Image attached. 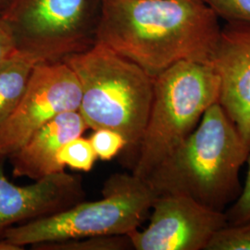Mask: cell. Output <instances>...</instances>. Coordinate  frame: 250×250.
<instances>
[{
    "instance_id": "cell-10",
    "label": "cell",
    "mask_w": 250,
    "mask_h": 250,
    "mask_svg": "<svg viewBox=\"0 0 250 250\" xmlns=\"http://www.w3.org/2000/svg\"><path fill=\"white\" fill-rule=\"evenodd\" d=\"M211 64L220 79L218 103L250 149V23L222 28Z\"/></svg>"
},
{
    "instance_id": "cell-20",
    "label": "cell",
    "mask_w": 250,
    "mask_h": 250,
    "mask_svg": "<svg viewBox=\"0 0 250 250\" xmlns=\"http://www.w3.org/2000/svg\"><path fill=\"white\" fill-rule=\"evenodd\" d=\"M9 2L10 0H0V12L8 6Z\"/></svg>"
},
{
    "instance_id": "cell-4",
    "label": "cell",
    "mask_w": 250,
    "mask_h": 250,
    "mask_svg": "<svg viewBox=\"0 0 250 250\" xmlns=\"http://www.w3.org/2000/svg\"><path fill=\"white\" fill-rule=\"evenodd\" d=\"M220 79L211 62L182 61L154 77L147 122L132 173L146 180L218 102Z\"/></svg>"
},
{
    "instance_id": "cell-15",
    "label": "cell",
    "mask_w": 250,
    "mask_h": 250,
    "mask_svg": "<svg viewBox=\"0 0 250 250\" xmlns=\"http://www.w3.org/2000/svg\"><path fill=\"white\" fill-rule=\"evenodd\" d=\"M206 250H250V221L226 224L215 233Z\"/></svg>"
},
{
    "instance_id": "cell-9",
    "label": "cell",
    "mask_w": 250,
    "mask_h": 250,
    "mask_svg": "<svg viewBox=\"0 0 250 250\" xmlns=\"http://www.w3.org/2000/svg\"><path fill=\"white\" fill-rule=\"evenodd\" d=\"M0 160V239L13 226L61 212L86 197L83 179L65 170L20 187L9 181Z\"/></svg>"
},
{
    "instance_id": "cell-12",
    "label": "cell",
    "mask_w": 250,
    "mask_h": 250,
    "mask_svg": "<svg viewBox=\"0 0 250 250\" xmlns=\"http://www.w3.org/2000/svg\"><path fill=\"white\" fill-rule=\"evenodd\" d=\"M38 63L34 55L17 48L0 66V129L18 106Z\"/></svg>"
},
{
    "instance_id": "cell-2",
    "label": "cell",
    "mask_w": 250,
    "mask_h": 250,
    "mask_svg": "<svg viewBox=\"0 0 250 250\" xmlns=\"http://www.w3.org/2000/svg\"><path fill=\"white\" fill-rule=\"evenodd\" d=\"M249 146L217 102L197 128L146 181L157 196L178 194L225 212L241 194Z\"/></svg>"
},
{
    "instance_id": "cell-17",
    "label": "cell",
    "mask_w": 250,
    "mask_h": 250,
    "mask_svg": "<svg viewBox=\"0 0 250 250\" xmlns=\"http://www.w3.org/2000/svg\"><path fill=\"white\" fill-rule=\"evenodd\" d=\"M227 21L250 23V0H201Z\"/></svg>"
},
{
    "instance_id": "cell-14",
    "label": "cell",
    "mask_w": 250,
    "mask_h": 250,
    "mask_svg": "<svg viewBox=\"0 0 250 250\" xmlns=\"http://www.w3.org/2000/svg\"><path fill=\"white\" fill-rule=\"evenodd\" d=\"M98 156L93 148L89 138L83 135L63 144L57 152V161L63 168L88 172L95 166Z\"/></svg>"
},
{
    "instance_id": "cell-5",
    "label": "cell",
    "mask_w": 250,
    "mask_h": 250,
    "mask_svg": "<svg viewBox=\"0 0 250 250\" xmlns=\"http://www.w3.org/2000/svg\"><path fill=\"white\" fill-rule=\"evenodd\" d=\"M103 197L9 228L3 238L21 249L43 242L94 235L128 234L138 229L157 194L147 181L133 173H114L102 188Z\"/></svg>"
},
{
    "instance_id": "cell-3",
    "label": "cell",
    "mask_w": 250,
    "mask_h": 250,
    "mask_svg": "<svg viewBox=\"0 0 250 250\" xmlns=\"http://www.w3.org/2000/svg\"><path fill=\"white\" fill-rule=\"evenodd\" d=\"M63 62L80 83L78 111L88 128H107L122 134L134 166L151 106L154 77L100 43Z\"/></svg>"
},
{
    "instance_id": "cell-16",
    "label": "cell",
    "mask_w": 250,
    "mask_h": 250,
    "mask_svg": "<svg viewBox=\"0 0 250 250\" xmlns=\"http://www.w3.org/2000/svg\"><path fill=\"white\" fill-rule=\"evenodd\" d=\"M93 131L89 140L99 160L111 161L121 152L125 151L127 143L120 133L107 128H99Z\"/></svg>"
},
{
    "instance_id": "cell-18",
    "label": "cell",
    "mask_w": 250,
    "mask_h": 250,
    "mask_svg": "<svg viewBox=\"0 0 250 250\" xmlns=\"http://www.w3.org/2000/svg\"><path fill=\"white\" fill-rule=\"evenodd\" d=\"M246 164L248 165L247 177L241 194L225 210L227 224H241L250 221V154Z\"/></svg>"
},
{
    "instance_id": "cell-8",
    "label": "cell",
    "mask_w": 250,
    "mask_h": 250,
    "mask_svg": "<svg viewBox=\"0 0 250 250\" xmlns=\"http://www.w3.org/2000/svg\"><path fill=\"white\" fill-rule=\"evenodd\" d=\"M151 209L147 227L127 234L134 250H206L227 224L225 212L184 195H159Z\"/></svg>"
},
{
    "instance_id": "cell-13",
    "label": "cell",
    "mask_w": 250,
    "mask_h": 250,
    "mask_svg": "<svg viewBox=\"0 0 250 250\" xmlns=\"http://www.w3.org/2000/svg\"><path fill=\"white\" fill-rule=\"evenodd\" d=\"M33 250H134L127 234L94 235L60 241L43 242L31 246Z\"/></svg>"
},
{
    "instance_id": "cell-19",
    "label": "cell",
    "mask_w": 250,
    "mask_h": 250,
    "mask_svg": "<svg viewBox=\"0 0 250 250\" xmlns=\"http://www.w3.org/2000/svg\"><path fill=\"white\" fill-rule=\"evenodd\" d=\"M17 50V44L9 25L0 18V66Z\"/></svg>"
},
{
    "instance_id": "cell-1",
    "label": "cell",
    "mask_w": 250,
    "mask_h": 250,
    "mask_svg": "<svg viewBox=\"0 0 250 250\" xmlns=\"http://www.w3.org/2000/svg\"><path fill=\"white\" fill-rule=\"evenodd\" d=\"M221 30L201 0H101L96 43L155 77L182 61L211 62Z\"/></svg>"
},
{
    "instance_id": "cell-11",
    "label": "cell",
    "mask_w": 250,
    "mask_h": 250,
    "mask_svg": "<svg viewBox=\"0 0 250 250\" xmlns=\"http://www.w3.org/2000/svg\"><path fill=\"white\" fill-rule=\"evenodd\" d=\"M87 129L78 110L55 117L8 158L13 176L36 181L64 171L57 161V152L63 144L83 135Z\"/></svg>"
},
{
    "instance_id": "cell-7",
    "label": "cell",
    "mask_w": 250,
    "mask_h": 250,
    "mask_svg": "<svg viewBox=\"0 0 250 250\" xmlns=\"http://www.w3.org/2000/svg\"><path fill=\"white\" fill-rule=\"evenodd\" d=\"M81 85L65 62L38 63L14 112L0 129V160H8L55 117L78 110Z\"/></svg>"
},
{
    "instance_id": "cell-6",
    "label": "cell",
    "mask_w": 250,
    "mask_h": 250,
    "mask_svg": "<svg viewBox=\"0 0 250 250\" xmlns=\"http://www.w3.org/2000/svg\"><path fill=\"white\" fill-rule=\"evenodd\" d=\"M101 0H10L0 12L17 48L41 63L62 62L96 43Z\"/></svg>"
}]
</instances>
